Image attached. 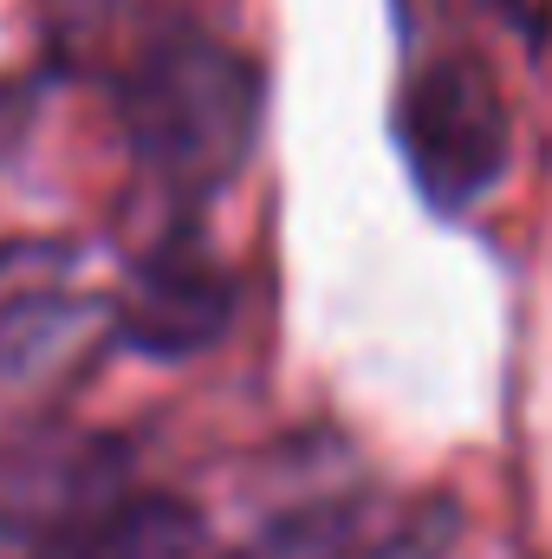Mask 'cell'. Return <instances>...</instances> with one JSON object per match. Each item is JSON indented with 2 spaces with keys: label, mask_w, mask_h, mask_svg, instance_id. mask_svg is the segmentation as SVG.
Listing matches in <instances>:
<instances>
[{
  "label": "cell",
  "mask_w": 552,
  "mask_h": 559,
  "mask_svg": "<svg viewBox=\"0 0 552 559\" xmlns=\"http://www.w3.org/2000/svg\"><path fill=\"white\" fill-rule=\"evenodd\" d=\"M397 143H404L416 189L435 209H468L475 195H488L514 150L507 98L494 72L475 52H448L422 66L397 105Z\"/></svg>",
  "instance_id": "2"
},
{
  "label": "cell",
  "mask_w": 552,
  "mask_h": 559,
  "mask_svg": "<svg viewBox=\"0 0 552 559\" xmlns=\"http://www.w3.org/2000/svg\"><path fill=\"white\" fill-rule=\"evenodd\" d=\"M377 547H384V534L371 527L364 501H312V508L279 514L241 554L221 559H371Z\"/></svg>",
  "instance_id": "6"
},
{
  "label": "cell",
  "mask_w": 552,
  "mask_h": 559,
  "mask_svg": "<svg viewBox=\"0 0 552 559\" xmlns=\"http://www.w3.org/2000/svg\"><path fill=\"white\" fill-rule=\"evenodd\" d=\"M105 325H118L98 286V254L72 235H7L0 241V384L46 378L72 365Z\"/></svg>",
  "instance_id": "3"
},
{
  "label": "cell",
  "mask_w": 552,
  "mask_h": 559,
  "mask_svg": "<svg viewBox=\"0 0 552 559\" xmlns=\"http://www.w3.org/2000/svg\"><path fill=\"white\" fill-rule=\"evenodd\" d=\"M501 13L520 26V39H527V46H540V39L552 33V0H501Z\"/></svg>",
  "instance_id": "7"
},
{
  "label": "cell",
  "mask_w": 552,
  "mask_h": 559,
  "mask_svg": "<svg viewBox=\"0 0 552 559\" xmlns=\"http://www.w3.org/2000/svg\"><path fill=\"white\" fill-rule=\"evenodd\" d=\"M111 306H118L124 345H137L143 358H195L228 332L235 280L202 241L176 235V241H156L124 274Z\"/></svg>",
  "instance_id": "4"
},
{
  "label": "cell",
  "mask_w": 552,
  "mask_h": 559,
  "mask_svg": "<svg viewBox=\"0 0 552 559\" xmlns=\"http://www.w3.org/2000/svg\"><path fill=\"white\" fill-rule=\"evenodd\" d=\"M39 559H215L208 527L176 495H118L59 534L39 540Z\"/></svg>",
  "instance_id": "5"
},
{
  "label": "cell",
  "mask_w": 552,
  "mask_h": 559,
  "mask_svg": "<svg viewBox=\"0 0 552 559\" xmlns=\"http://www.w3.org/2000/svg\"><path fill=\"white\" fill-rule=\"evenodd\" d=\"M267 111L261 66L215 33H163L124 66V138L149 182L202 202L241 176Z\"/></svg>",
  "instance_id": "1"
}]
</instances>
